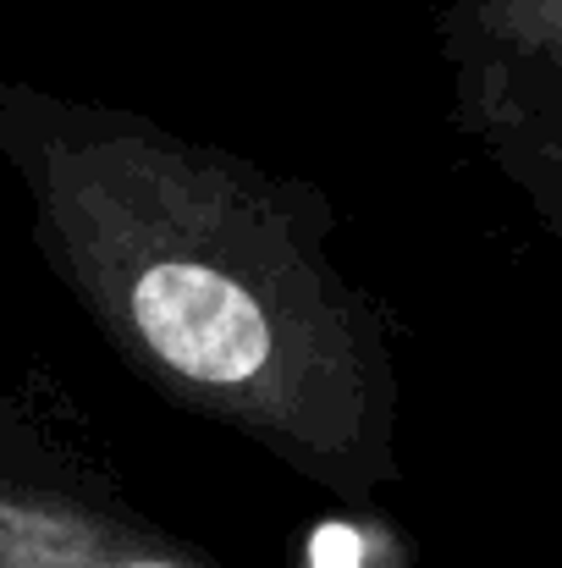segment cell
Segmentation results:
<instances>
[{
	"label": "cell",
	"instance_id": "obj_1",
	"mask_svg": "<svg viewBox=\"0 0 562 568\" xmlns=\"http://www.w3.org/2000/svg\"><path fill=\"white\" fill-rule=\"evenodd\" d=\"M28 237L122 371L331 503L402 480L391 315L331 254L337 210L150 111L0 78Z\"/></svg>",
	"mask_w": 562,
	"mask_h": 568
},
{
	"label": "cell",
	"instance_id": "obj_4",
	"mask_svg": "<svg viewBox=\"0 0 562 568\" xmlns=\"http://www.w3.org/2000/svg\"><path fill=\"white\" fill-rule=\"evenodd\" d=\"M436 44L447 67L508 61L562 78V0H441Z\"/></svg>",
	"mask_w": 562,
	"mask_h": 568
},
{
	"label": "cell",
	"instance_id": "obj_3",
	"mask_svg": "<svg viewBox=\"0 0 562 568\" xmlns=\"http://www.w3.org/2000/svg\"><path fill=\"white\" fill-rule=\"evenodd\" d=\"M447 72L452 128L562 243V78L508 61H469Z\"/></svg>",
	"mask_w": 562,
	"mask_h": 568
},
{
	"label": "cell",
	"instance_id": "obj_2",
	"mask_svg": "<svg viewBox=\"0 0 562 568\" xmlns=\"http://www.w3.org/2000/svg\"><path fill=\"white\" fill-rule=\"evenodd\" d=\"M0 568H232L144 514L127 486L78 453L55 464L11 514Z\"/></svg>",
	"mask_w": 562,
	"mask_h": 568
}]
</instances>
